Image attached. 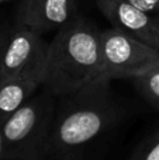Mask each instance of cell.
Segmentation results:
<instances>
[{
  "mask_svg": "<svg viewBox=\"0 0 159 160\" xmlns=\"http://www.w3.org/2000/svg\"><path fill=\"white\" fill-rule=\"evenodd\" d=\"M3 160H25V159H3Z\"/></svg>",
  "mask_w": 159,
  "mask_h": 160,
  "instance_id": "obj_15",
  "label": "cell"
},
{
  "mask_svg": "<svg viewBox=\"0 0 159 160\" xmlns=\"http://www.w3.org/2000/svg\"><path fill=\"white\" fill-rule=\"evenodd\" d=\"M103 73L111 79H132L159 65V49L115 28L100 31Z\"/></svg>",
  "mask_w": 159,
  "mask_h": 160,
  "instance_id": "obj_4",
  "label": "cell"
},
{
  "mask_svg": "<svg viewBox=\"0 0 159 160\" xmlns=\"http://www.w3.org/2000/svg\"><path fill=\"white\" fill-rule=\"evenodd\" d=\"M45 82V61L0 82V124L34 96Z\"/></svg>",
  "mask_w": 159,
  "mask_h": 160,
  "instance_id": "obj_8",
  "label": "cell"
},
{
  "mask_svg": "<svg viewBox=\"0 0 159 160\" xmlns=\"http://www.w3.org/2000/svg\"><path fill=\"white\" fill-rule=\"evenodd\" d=\"M8 35V30H0V70H2V55H3V48H4L6 39Z\"/></svg>",
  "mask_w": 159,
  "mask_h": 160,
  "instance_id": "obj_12",
  "label": "cell"
},
{
  "mask_svg": "<svg viewBox=\"0 0 159 160\" xmlns=\"http://www.w3.org/2000/svg\"><path fill=\"white\" fill-rule=\"evenodd\" d=\"M6 159V150H4V141H3L2 132H0V160Z\"/></svg>",
  "mask_w": 159,
  "mask_h": 160,
  "instance_id": "obj_13",
  "label": "cell"
},
{
  "mask_svg": "<svg viewBox=\"0 0 159 160\" xmlns=\"http://www.w3.org/2000/svg\"><path fill=\"white\" fill-rule=\"evenodd\" d=\"M111 78L101 73L78 91L65 96L54 117L42 156L54 160H75L117 117Z\"/></svg>",
  "mask_w": 159,
  "mask_h": 160,
  "instance_id": "obj_1",
  "label": "cell"
},
{
  "mask_svg": "<svg viewBox=\"0 0 159 160\" xmlns=\"http://www.w3.org/2000/svg\"><path fill=\"white\" fill-rule=\"evenodd\" d=\"M128 2L151 16H159V0H128Z\"/></svg>",
  "mask_w": 159,
  "mask_h": 160,
  "instance_id": "obj_11",
  "label": "cell"
},
{
  "mask_svg": "<svg viewBox=\"0 0 159 160\" xmlns=\"http://www.w3.org/2000/svg\"><path fill=\"white\" fill-rule=\"evenodd\" d=\"M76 0H21L16 22L23 24L42 35L44 32L64 27L78 14Z\"/></svg>",
  "mask_w": 159,
  "mask_h": 160,
  "instance_id": "obj_7",
  "label": "cell"
},
{
  "mask_svg": "<svg viewBox=\"0 0 159 160\" xmlns=\"http://www.w3.org/2000/svg\"><path fill=\"white\" fill-rule=\"evenodd\" d=\"M131 160H159V131L144 142Z\"/></svg>",
  "mask_w": 159,
  "mask_h": 160,
  "instance_id": "obj_10",
  "label": "cell"
},
{
  "mask_svg": "<svg viewBox=\"0 0 159 160\" xmlns=\"http://www.w3.org/2000/svg\"><path fill=\"white\" fill-rule=\"evenodd\" d=\"M49 94L30 98L0 124L6 159H44L42 150L55 117Z\"/></svg>",
  "mask_w": 159,
  "mask_h": 160,
  "instance_id": "obj_3",
  "label": "cell"
},
{
  "mask_svg": "<svg viewBox=\"0 0 159 160\" xmlns=\"http://www.w3.org/2000/svg\"><path fill=\"white\" fill-rule=\"evenodd\" d=\"M99 11L113 28L127 32L148 45H156V16L142 11L128 0H95Z\"/></svg>",
  "mask_w": 159,
  "mask_h": 160,
  "instance_id": "obj_6",
  "label": "cell"
},
{
  "mask_svg": "<svg viewBox=\"0 0 159 160\" xmlns=\"http://www.w3.org/2000/svg\"><path fill=\"white\" fill-rule=\"evenodd\" d=\"M48 42L41 34L23 24H16L8 30L2 55L0 82L18 75L24 69L47 59Z\"/></svg>",
  "mask_w": 159,
  "mask_h": 160,
  "instance_id": "obj_5",
  "label": "cell"
},
{
  "mask_svg": "<svg viewBox=\"0 0 159 160\" xmlns=\"http://www.w3.org/2000/svg\"><path fill=\"white\" fill-rule=\"evenodd\" d=\"M137 91L152 105L159 108V65L132 78Z\"/></svg>",
  "mask_w": 159,
  "mask_h": 160,
  "instance_id": "obj_9",
  "label": "cell"
},
{
  "mask_svg": "<svg viewBox=\"0 0 159 160\" xmlns=\"http://www.w3.org/2000/svg\"><path fill=\"white\" fill-rule=\"evenodd\" d=\"M101 73L100 31L76 16L59 28L48 44L44 84L52 96L65 97Z\"/></svg>",
  "mask_w": 159,
  "mask_h": 160,
  "instance_id": "obj_2",
  "label": "cell"
},
{
  "mask_svg": "<svg viewBox=\"0 0 159 160\" xmlns=\"http://www.w3.org/2000/svg\"><path fill=\"white\" fill-rule=\"evenodd\" d=\"M155 48L159 49V16H156V45Z\"/></svg>",
  "mask_w": 159,
  "mask_h": 160,
  "instance_id": "obj_14",
  "label": "cell"
}]
</instances>
